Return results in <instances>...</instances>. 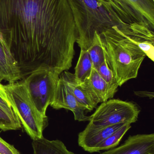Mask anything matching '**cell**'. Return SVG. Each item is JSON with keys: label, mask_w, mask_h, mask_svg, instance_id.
Segmentation results:
<instances>
[{"label": "cell", "mask_w": 154, "mask_h": 154, "mask_svg": "<svg viewBox=\"0 0 154 154\" xmlns=\"http://www.w3.org/2000/svg\"><path fill=\"white\" fill-rule=\"evenodd\" d=\"M0 33L22 80L37 70L72 66L78 32L67 0H0Z\"/></svg>", "instance_id": "cell-1"}, {"label": "cell", "mask_w": 154, "mask_h": 154, "mask_svg": "<svg viewBox=\"0 0 154 154\" xmlns=\"http://www.w3.org/2000/svg\"><path fill=\"white\" fill-rule=\"evenodd\" d=\"M72 11L80 49L91 46L94 33L100 35L109 31L120 30L132 40L146 39L125 23L113 9L101 0H67Z\"/></svg>", "instance_id": "cell-2"}, {"label": "cell", "mask_w": 154, "mask_h": 154, "mask_svg": "<svg viewBox=\"0 0 154 154\" xmlns=\"http://www.w3.org/2000/svg\"><path fill=\"white\" fill-rule=\"evenodd\" d=\"M99 36L106 62L119 87L136 78L146 57L141 49L120 30L106 32Z\"/></svg>", "instance_id": "cell-3"}, {"label": "cell", "mask_w": 154, "mask_h": 154, "mask_svg": "<svg viewBox=\"0 0 154 154\" xmlns=\"http://www.w3.org/2000/svg\"><path fill=\"white\" fill-rule=\"evenodd\" d=\"M5 93L21 126L32 140L42 138L48 125L47 116L39 112L23 80L4 85Z\"/></svg>", "instance_id": "cell-4"}, {"label": "cell", "mask_w": 154, "mask_h": 154, "mask_svg": "<svg viewBox=\"0 0 154 154\" xmlns=\"http://www.w3.org/2000/svg\"><path fill=\"white\" fill-rule=\"evenodd\" d=\"M125 23L143 37L154 41V0H101Z\"/></svg>", "instance_id": "cell-5"}, {"label": "cell", "mask_w": 154, "mask_h": 154, "mask_svg": "<svg viewBox=\"0 0 154 154\" xmlns=\"http://www.w3.org/2000/svg\"><path fill=\"white\" fill-rule=\"evenodd\" d=\"M140 109L136 104L118 99H109L101 103L90 117L89 123L97 127L137 122Z\"/></svg>", "instance_id": "cell-6"}, {"label": "cell", "mask_w": 154, "mask_h": 154, "mask_svg": "<svg viewBox=\"0 0 154 154\" xmlns=\"http://www.w3.org/2000/svg\"><path fill=\"white\" fill-rule=\"evenodd\" d=\"M59 75L51 69L37 70L24 79L29 94L39 112L46 116L59 79Z\"/></svg>", "instance_id": "cell-7"}, {"label": "cell", "mask_w": 154, "mask_h": 154, "mask_svg": "<svg viewBox=\"0 0 154 154\" xmlns=\"http://www.w3.org/2000/svg\"><path fill=\"white\" fill-rule=\"evenodd\" d=\"M50 106L54 109H65L73 112L74 119L78 121H90L85 109L79 104L68 84L59 78L53 99Z\"/></svg>", "instance_id": "cell-8"}, {"label": "cell", "mask_w": 154, "mask_h": 154, "mask_svg": "<svg viewBox=\"0 0 154 154\" xmlns=\"http://www.w3.org/2000/svg\"><path fill=\"white\" fill-rule=\"evenodd\" d=\"M124 124L106 127H97L89 123L78 135L79 145L85 151L94 152L95 149L107 137L122 127Z\"/></svg>", "instance_id": "cell-9"}, {"label": "cell", "mask_w": 154, "mask_h": 154, "mask_svg": "<svg viewBox=\"0 0 154 154\" xmlns=\"http://www.w3.org/2000/svg\"><path fill=\"white\" fill-rule=\"evenodd\" d=\"M101 154H154V134L130 136L122 145Z\"/></svg>", "instance_id": "cell-10"}, {"label": "cell", "mask_w": 154, "mask_h": 154, "mask_svg": "<svg viewBox=\"0 0 154 154\" xmlns=\"http://www.w3.org/2000/svg\"><path fill=\"white\" fill-rule=\"evenodd\" d=\"M59 78L68 84L79 104L86 111L90 112L96 108L98 104L85 82L77 79L74 74L68 70L62 72Z\"/></svg>", "instance_id": "cell-11"}, {"label": "cell", "mask_w": 154, "mask_h": 154, "mask_svg": "<svg viewBox=\"0 0 154 154\" xmlns=\"http://www.w3.org/2000/svg\"><path fill=\"white\" fill-rule=\"evenodd\" d=\"M21 80L16 62L0 33V83L2 81L13 83Z\"/></svg>", "instance_id": "cell-12"}, {"label": "cell", "mask_w": 154, "mask_h": 154, "mask_svg": "<svg viewBox=\"0 0 154 154\" xmlns=\"http://www.w3.org/2000/svg\"><path fill=\"white\" fill-rule=\"evenodd\" d=\"M84 82L90 89L98 104L111 99L117 92L99 75L96 69L93 68L90 75Z\"/></svg>", "instance_id": "cell-13"}, {"label": "cell", "mask_w": 154, "mask_h": 154, "mask_svg": "<svg viewBox=\"0 0 154 154\" xmlns=\"http://www.w3.org/2000/svg\"><path fill=\"white\" fill-rule=\"evenodd\" d=\"M33 154H77L69 151L60 140H49L42 138L33 140Z\"/></svg>", "instance_id": "cell-14"}, {"label": "cell", "mask_w": 154, "mask_h": 154, "mask_svg": "<svg viewBox=\"0 0 154 154\" xmlns=\"http://www.w3.org/2000/svg\"><path fill=\"white\" fill-rule=\"evenodd\" d=\"M21 125L13 107L6 108L0 106V129L2 131L19 130Z\"/></svg>", "instance_id": "cell-15"}, {"label": "cell", "mask_w": 154, "mask_h": 154, "mask_svg": "<svg viewBox=\"0 0 154 154\" xmlns=\"http://www.w3.org/2000/svg\"><path fill=\"white\" fill-rule=\"evenodd\" d=\"M93 69V65L87 50L80 49V54L75 67L74 75L77 79L84 82L88 78Z\"/></svg>", "instance_id": "cell-16"}, {"label": "cell", "mask_w": 154, "mask_h": 154, "mask_svg": "<svg viewBox=\"0 0 154 154\" xmlns=\"http://www.w3.org/2000/svg\"><path fill=\"white\" fill-rule=\"evenodd\" d=\"M89 54L93 68L96 69L103 62H105V54L102 47L100 36L95 32L92 44L87 49Z\"/></svg>", "instance_id": "cell-17"}, {"label": "cell", "mask_w": 154, "mask_h": 154, "mask_svg": "<svg viewBox=\"0 0 154 154\" xmlns=\"http://www.w3.org/2000/svg\"><path fill=\"white\" fill-rule=\"evenodd\" d=\"M131 128V124L126 123L122 127L104 140L96 149L94 152L112 149L118 145L121 139Z\"/></svg>", "instance_id": "cell-18"}, {"label": "cell", "mask_w": 154, "mask_h": 154, "mask_svg": "<svg viewBox=\"0 0 154 154\" xmlns=\"http://www.w3.org/2000/svg\"><path fill=\"white\" fill-rule=\"evenodd\" d=\"M97 71L102 79L115 90H118L119 87L116 78L113 71L109 68L105 60L96 69Z\"/></svg>", "instance_id": "cell-19"}, {"label": "cell", "mask_w": 154, "mask_h": 154, "mask_svg": "<svg viewBox=\"0 0 154 154\" xmlns=\"http://www.w3.org/2000/svg\"><path fill=\"white\" fill-rule=\"evenodd\" d=\"M0 154H22L12 145L5 142L0 136Z\"/></svg>", "instance_id": "cell-20"}, {"label": "cell", "mask_w": 154, "mask_h": 154, "mask_svg": "<svg viewBox=\"0 0 154 154\" xmlns=\"http://www.w3.org/2000/svg\"><path fill=\"white\" fill-rule=\"evenodd\" d=\"M0 106L6 108H11L12 107L11 104L9 101L7 95L5 93L4 86L1 83H0Z\"/></svg>", "instance_id": "cell-21"}, {"label": "cell", "mask_w": 154, "mask_h": 154, "mask_svg": "<svg viewBox=\"0 0 154 154\" xmlns=\"http://www.w3.org/2000/svg\"><path fill=\"white\" fill-rule=\"evenodd\" d=\"M135 94L137 96L142 97H148L150 99L154 98V93L153 92L148 91H135Z\"/></svg>", "instance_id": "cell-22"}, {"label": "cell", "mask_w": 154, "mask_h": 154, "mask_svg": "<svg viewBox=\"0 0 154 154\" xmlns=\"http://www.w3.org/2000/svg\"></svg>", "instance_id": "cell-23"}]
</instances>
